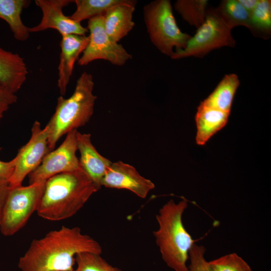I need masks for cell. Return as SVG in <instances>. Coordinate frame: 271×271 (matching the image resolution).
I'll return each mask as SVG.
<instances>
[{
    "mask_svg": "<svg viewBox=\"0 0 271 271\" xmlns=\"http://www.w3.org/2000/svg\"><path fill=\"white\" fill-rule=\"evenodd\" d=\"M101 186L128 190L143 199L155 187L150 180L141 176L134 167L121 161L111 163L102 179Z\"/></svg>",
    "mask_w": 271,
    "mask_h": 271,
    "instance_id": "cell-12",
    "label": "cell"
},
{
    "mask_svg": "<svg viewBox=\"0 0 271 271\" xmlns=\"http://www.w3.org/2000/svg\"><path fill=\"white\" fill-rule=\"evenodd\" d=\"M100 188L80 167L46 181L36 212L49 221H61L78 212Z\"/></svg>",
    "mask_w": 271,
    "mask_h": 271,
    "instance_id": "cell-2",
    "label": "cell"
},
{
    "mask_svg": "<svg viewBox=\"0 0 271 271\" xmlns=\"http://www.w3.org/2000/svg\"><path fill=\"white\" fill-rule=\"evenodd\" d=\"M247 271H253L251 268L248 269Z\"/></svg>",
    "mask_w": 271,
    "mask_h": 271,
    "instance_id": "cell-31",
    "label": "cell"
},
{
    "mask_svg": "<svg viewBox=\"0 0 271 271\" xmlns=\"http://www.w3.org/2000/svg\"><path fill=\"white\" fill-rule=\"evenodd\" d=\"M242 7L250 14L257 5L259 0H238Z\"/></svg>",
    "mask_w": 271,
    "mask_h": 271,
    "instance_id": "cell-30",
    "label": "cell"
},
{
    "mask_svg": "<svg viewBox=\"0 0 271 271\" xmlns=\"http://www.w3.org/2000/svg\"><path fill=\"white\" fill-rule=\"evenodd\" d=\"M230 113L225 112L200 103L195 115L196 144L204 145L227 123Z\"/></svg>",
    "mask_w": 271,
    "mask_h": 271,
    "instance_id": "cell-17",
    "label": "cell"
},
{
    "mask_svg": "<svg viewBox=\"0 0 271 271\" xmlns=\"http://www.w3.org/2000/svg\"><path fill=\"white\" fill-rule=\"evenodd\" d=\"M16 159L9 162L0 160V179L9 181L14 171Z\"/></svg>",
    "mask_w": 271,
    "mask_h": 271,
    "instance_id": "cell-28",
    "label": "cell"
},
{
    "mask_svg": "<svg viewBox=\"0 0 271 271\" xmlns=\"http://www.w3.org/2000/svg\"><path fill=\"white\" fill-rule=\"evenodd\" d=\"M89 41V36L77 35L62 36L58 66V87L61 96L65 95L72 74L74 64L83 52Z\"/></svg>",
    "mask_w": 271,
    "mask_h": 271,
    "instance_id": "cell-13",
    "label": "cell"
},
{
    "mask_svg": "<svg viewBox=\"0 0 271 271\" xmlns=\"http://www.w3.org/2000/svg\"><path fill=\"white\" fill-rule=\"evenodd\" d=\"M250 30L253 34L268 35L271 31V1L259 0L250 14Z\"/></svg>",
    "mask_w": 271,
    "mask_h": 271,
    "instance_id": "cell-23",
    "label": "cell"
},
{
    "mask_svg": "<svg viewBox=\"0 0 271 271\" xmlns=\"http://www.w3.org/2000/svg\"><path fill=\"white\" fill-rule=\"evenodd\" d=\"M45 182L12 187L0 220V230L3 235L9 236L16 233L36 212Z\"/></svg>",
    "mask_w": 271,
    "mask_h": 271,
    "instance_id": "cell-7",
    "label": "cell"
},
{
    "mask_svg": "<svg viewBox=\"0 0 271 271\" xmlns=\"http://www.w3.org/2000/svg\"><path fill=\"white\" fill-rule=\"evenodd\" d=\"M76 137L80 167L100 189L102 179L112 162L97 152L92 143L90 134L77 131Z\"/></svg>",
    "mask_w": 271,
    "mask_h": 271,
    "instance_id": "cell-14",
    "label": "cell"
},
{
    "mask_svg": "<svg viewBox=\"0 0 271 271\" xmlns=\"http://www.w3.org/2000/svg\"><path fill=\"white\" fill-rule=\"evenodd\" d=\"M31 137L22 147L15 157L14 171L9 180L12 187L22 185L26 178L41 163L44 157L51 152L48 145V130L46 126L42 128L38 121L32 127Z\"/></svg>",
    "mask_w": 271,
    "mask_h": 271,
    "instance_id": "cell-9",
    "label": "cell"
},
{
    "mask_svg": "<svg viewBox=\"0 0 271 271\" xmlns=\"http://www.w3.org/2000/svg\"><path fill=\"white\" fill-rule=\"evenodd\" d=\"M77 131L68 132L60 146L44 157L40 165L28 175L29 184L45 182L56 175L80 168L76 156Z\"/></svg>",
    "mask_w": 271,
    "mask_h": 271,
    "instance_id": "cell-10",
    "label": "cell"
},
{
    "mask_svg": "<svg viewBox=\"0 0 271 271\" xmlns=\"http://www.w3.org/2000/svg\"><path fill=\"white\" fill-rule=\"evenodd\" d=\"M35 3L43 14L40 23L29 28L30 33L39 32L48 29L58 31L62 36L77 35L85 36L88 32L80 23L65 16L63 9L74 1L71 0H36Z\"/></svg>",
    "mask_w": 271,
    "mask_h": 271,
    "instance_id": "cell-11",
    "label": "cell"
},
{
    "mask_svg": "<svg viewBox=\"0 0 271 271\" xmlns=\"http://www.w3.org/2000/svg\"><path fill=\"white\" fill-rule=\"evenodd\" d=\"M31 3L26 0H0V19L9 25L15 38L27 40L30 36L29 28L23 23L21 15L24 8Z\"/></svg>",
    "mask_w": 271,
    "mask_h": 271,
    "instance_id": "cell-19",
    "label": "cell"
},
{
    "mask_svg": "<svg viewBox=\"0 0 271 271\" xmlns=\"http://www.w3.org/2000/svg\"><path fill=\"white\" fill-rule=\"evenodd\" d=\"M100 254V244L78 227L62 226L35 239L20 258L21 271H73L75 257L82 252Z\"/></svg>",
    "mask_w": 271,
    "mask_h": 271,
    "instance_id": "cell-1",
    "label": "cell"
},
{
    "mask_svg": "<svg viewBox=\"0 0 271 271\" xmlns=\"http://www.w3.org/2000/svg\"><path fill=\"white\" fill-rule=\"evenodd\" d=\"M87 29L90 32L89 41L78 61L79 65L84 66L94 60L101 59L121 66L132 59V55L121 44L112 41L106 34L103 16L89 19Z\"/></svg>",
    "mask_w": 271,
    "mask_h": 271,
    "instance_id": "cell-8",
    "label": "cell"
},
{
    "mask_svg": "<svg viewBox=\"0 0 271 271\" xmlns=\"http://www.w3.org/2000/svg\"><path fill=\"white\" fill-rule=\"evenodd\" d=\"M136 4V1L127 0L111 8L103 15L105 32L112 41L118 43L132 30Z\"/></svg>",
    "mask_w": 271,
    "mask_h": 271,
    "instance_id": "cell-15",
    "label": "cell"
},
{
    "mask_svg": "<svg viewBox=\"0 0 271 271\" xmlns=\"http://www.w3.org/2000/svg\"><path fill=\"white\" fill-rule=\"evenodd\" d=\"M205 252L206 249L203 246L195 243L193 244L189 253L190 259V264L188 266L189 271H208Z\"/></svg>",
    "mask_w": 271,
    "mask_h": 271,
    "instance_id": "cell-26",
    "label": "cell"
},
{
    "mask_svg": "<svg viewBox=\"0 0 271 271\" xmlns=\"http://www.w3.org/2000/svg\"><path fill=\"white\" fill-rule=\"evenodd\" d=\"M12 188L9 181L0 179V220L5 205Z\"/></svg>",
    "mask_w": 271,
    "mask_h": 271,
    "instance_id": "cell-29",
    "label": "cell"
},
{
    "mask_svg": "<svg viewBox=\"0 0 271 271\" xmlns=\"http://www.w3.org/2000/svg\"><path fill=\"white\" fill-rule=\"evenodd\" d=\"M239 84V79L236 74H226L212 92L201 103L230 113L233 98Z\"/></svg>",
    "mask_w": 271,
    "mask_h": 271,
    "instance_id": "cell-18",
    "label": "cell"
},
{
    "mask_svg": "<svg viewBox=\"0 0 271 271\" xmlns=\"http://www.w3.org/2000/svg\"><path fill=\"white\" fill-rule=\"evenodd\" d=\"M217 9L232 29L243 26L250 30V14L238 0L223 1Z\"/></svg>",
    "mask_w": 271,
    "mask_h": 271,
    "instance_id": "cell-22",
    "label": "cell"
},
{
    "mask_svg": "<svg viewBox=\"0 0 271 271\" xmlns=\"http://www.w3.org/2000/svg\"><path fill=\"white\" fill-rule=\"evenodd\" d=\"M127 0H75L76 9L70 16L73 20L82 21L103 16L111 8L125 3Z\"/></svg>",
    "mask_w": 271,
    "mask_h": 271,
    "instance_id": "cell-20",
    "label": "cell"
},
{
    "mask_svg": "<svg viewBox=\"0 0 271 271\" xmlns=\"http://www.w3.org/2000/svg\"><path fill=\"white\" fill-rule=\"evenodd\" d=\"M188 206L186 199L175 203L171 199L156 216L158 228L153 232L163 260L174 271H189L187 262L194 240L186 229L183 214Z\"/></svg>",
    "mask_w": 271,
    "mask_h": 271,
    "instance_id": "cell-3",
    "label": "cell"
},
{
    "mask_svg": "<svg viewBox=\"0 0 271 271\" xmlns=\"http://www.w3.org/2000/svg\"><path fill=\"white\" fill-rule=\"evenodd\" d=\"M77 266L73 271H121L103 258L100 254L82 252L76 255Z\"/></svg>",
    "mask_w": 271,
    "mask_h": 271,
    "instance_id": "cell-24",
    "label": "cell"
},
{
    "mask_svg": "<svg viewBox=\"0 0 271 271\" xmlns=\"http://www.w3.org/2000/svg\"><path fill=\"white\" fill-rule=\"evenodd\" d=\"M207 4L206 0H178L174 8L183 20L198 29L205 21Z\"/></svg>",
    "mask_w": 271,
    "mask_h": 271,
    "instance_id": "cell-21",
    "label": "cell"
},
{
    "mask_svg": "<svg viewBox=\"0 0 271 271\" xmlns=\"http://www.w3.org/2000/svg\"><path fill=\"white\" fill-rule=\"evenodd\" d=\"M17 99L15 94L0 85V120L10 106L17 102Z\"/></svg>",
    "mask_w": 271,
    "mask_h": 271,
    "instance_id": "cell-27",
    "label": "cell"
},
{
    "mask_svg": "<svg viewBox=\"0 0 271 271\" xmlns=\"http://www.w3.org/2000/svg\"><path fill=\"white\" fill-rule=\"evenodd\" d=\"M249 265L236 253L207 261L208 271H247Z\"/></svg>",
    "mask_w": 271,
    "mask_h": 271,
    "instance_id": "cell-25",
    "label": "cell"
},
{
    "mask_svg": "<svg viewBox=\"0 0 271 271\" xmlns=\"http://www.w3.org/2000/svg\"><path fill=\"white\" fill-rule=\"evenodd\" d=\"M232 29L217 9L207 10L204 23L189 40L185 48L174 51L171 58H202L213 50L233 47L235 41L231 34Z\"/></svg>",
    "mask_w": 271,
    "mask_h": 271,
    "instance_id": "cell-6",
    "label": "cell"
},
{
    "mask_svg": "<svg viewBox=\"0 0 271 271\" xmlns=\"http://www.w3.org/2000/svg\"><path fill=\"white\" fill-rule=\"evenodd\" d=\"M28 69L24 59L18 54L0 47V85L15 94L27 79Z\"/></svg>",
    "mask_w": 271,
    "mask_h": 271,
    "instance_id": "cell-16",
    "label": "cell"
},
{
    "mask_svg": "<svg viewBox=\"0 0 271 271\" xmlns=\"http://www.w3.org/2000/svg\"><path fill=\"white\" fill-rule=\"evenodd\" d=\"M94 85L92 75L84 72L77 79L70 97L65 98L61 95L57 98L55 112L46 125L50 151L63 136L89 121L97 99L93 93Z\"/></svg>",
    "mask_w": 271,
    "mask_h": 271,
    "instance_id": "cell-4",
    "label": "cell"
},
{
    "mask_svg": "<svg viewBox=\"0 0 271 271\" xmlns=\"http://www.w3.org/2000/svg\"><path fill=\"white\" fill-rule=\"evenodd\" d=\"M144 20L150 40L162 54L171 57L183 49L191 36L179 28L169 0H156L143 8Z\"/></svg>",
    "mask_w": 271,
    "mask_h": 271,
    "instance_id": "cell-5",
    "label": "cell"
}]
</instances>
